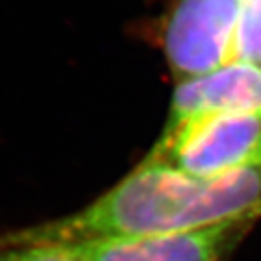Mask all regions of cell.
Masks as SVG:
<instances>
[{
	"label": "cell",
	"mask_w": 261,
	"mask_h": 261,
	"mask_svg": "<svg viewBox=\"0 0 261 261\" xmlns=\"http://www.w3.org/2000/svg\"><path fill=\"white\" fill-rule=\"evenodd\" d=\"M261 207V168L197 178L163 161H143L95 202L39 226L4 232L25 244H76L189 231Z\"/></svg>",
	"instance_id": "obj_1"
},
{
	"label": "cell",
	"mask_w": 261,
	"mask_h": 261,
	"mask_svg": "<svg viewBox=\"0 0 261 261\" xmlns=\"http://www.w3.org/2000/svg\"><path fill=\"white\" fill-rule=\"evenodd\" d=\"M241 0H178L163 34L166 60L180 80L232 61Z\"/></svg>",
	"instance_id": "obj_4"
},
{
	"label": "cell",
	"mask_w": 261,
	"mask_h": 261,
	"mask_svg": "<svg viewBox=\"0 0 261 261\" xmlns=\"http://www.w3.org/2000/svg\"><path fill=\"white\" fill-rule=\"evenodd\" d=\"M0 261H78L61 244L15 243L0 232Z\"/></svg>",
	"instance_id": "obj_7"
},
{
	"label": "cell",
	"mask_w": 261,
	"mask_h": 261,
	"mask_svg": "<svg viewBox=\"0 0 261 261\" xmlns=\"http://www.w3.org/2000/svg\"><path fill=\"white\" fill-rule=\"evenodd\" d=\"M146 161H163L197 178L261 168V112H231L192 121L160 136Z\"/></svg>",
	"instance_id": "obj_2"
},
{
	"label": "cell",
	"mask_w": 261,
	"mask_h": 261,
	"mask_svg": "<svg viewBox=\"0 0 261 261\" xmlns=\"http://www.w3.org/2000/svg\"><path fill=\"white\" fill-rule=\"evenodd\" d=\"M231 112H261V68L229 61L203 75L180 80L161 136L202 117Z\"/></svg>",
	"instance_id": "obj_5"
},
{
	"label": "cell",
	"mask_w": 261,
	"mask_h": 261,
	"mask_svg": "<svg viewBox=\"0 0 261 261\" xmlns=\"http://www.w3.org/2000/svg\"><path fill=\"white\" fill-rule=\"evenodd\" d=\"M232 61L261 63V0H241Z\"/></svg>",
	"instance_id": "obj_6"
},
{
	"label": "cell",
	"mask_w": 261,
	"mask_h": 261,
	"mask_svg": "<svg viewBox=\"0 0 261 261\" xmlns=\"http://www.w3.org/2000/svg\"><path fill=\"white\" fill-rule=\"evenodd\" d=\"M261 217V207L189 231L61 244L78 261H227Z\"/></svg>",
	"instance_id": "obj_3"
},
{
	"label": "cell",
	"mask_w": 261,
	"mask_h": 261,
	"mask_svg": "<svg viewBox=\"0 0 261 261\" xmlns=\"http://www.w3.org/2000/svg\"><path fill=\"white\" fill-rule=\"evenodd\" d=\"M259 68H261V63H259Z\"/></svg>",
	"instance_id": "obj_8"
}]
</instances>
